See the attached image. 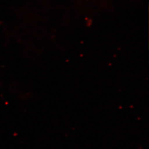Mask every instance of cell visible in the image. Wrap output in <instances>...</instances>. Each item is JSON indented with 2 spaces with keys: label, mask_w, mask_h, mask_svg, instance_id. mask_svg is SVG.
<instances>
[]
</instances>
